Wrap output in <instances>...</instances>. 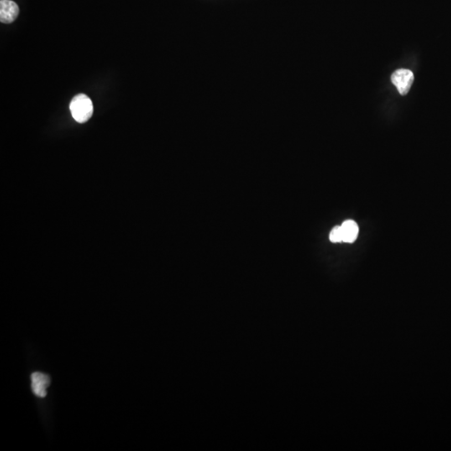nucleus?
<instances>
[{"mask_svg":"<svg viewBox=\"0 0 451 451\" xmlns=\"http://www.w3.org/2000/svg\"><path fill=\"white\" fill-rule=\"evenodd\" d=\"M32 390L39 398L46 396V389L50 384V379L46 374L35 372L31 375Z\"/></svg>","mask_w":451,"mask_h":451,"instance_id":"obj_4","label":"nucleus"},{"mask_svg":"<svg viewBox=\"0 0 451 451\" xmlns=\"http://www.w3.org/2000/svg\"><path fill=\"white\" fill-rule=\"evenodd\" d=\"M330 241L333 243H339L343 242V236H342V231H341L340 226L335 227L333 228L329 235Z\"/></svg>","mask_w":451,"mask_h":451,"instance_id":"obj_6","label":"nucleus"},{"mask_svg":"<svg viewBox=\"0 0 451 451\" xmlns=\"http://www.w3.org/2000/svg\"><path fill=\"white\" fill-rule=\"evenodd\" d=\"M340 227L342 236H343V242L353 243L358 234V227L357 223L352 220H348L343 222Z\"/></svg>","mask_w":451,"mask_h":451,"instance_id":"obj_5","label":"nucleus"},{"mask_svg":"<svg viewBox=\"0 0 451 451\" xmlns=\"http://www.w3.org/2000/svg\"><path fill=\"white\" fill-rule=\"evenodd\" d=\"M414 80L415 76L412 71L405 69L396 70L391 75V81L395 87L397 88L399 93L402 96H405L409 93Z\"/></svg>","mask_w":451,"mask_h":451,"instance_id":"obj_2","label":"nucleus"},{"mask_svg":"<svg viewBox=\"0 0 451 451\" xmlns=\"http://www.w3.org/2000/svg\"><path fill=\"white\" fill-rule=\"evenodd\" d=\"M70 110L76 122L85 123L93 115V104L87 96L80 94L73 98L70 104Z\"/></svg>","mask_w":451,"mask_h":451,"instance_id":"obj_1","label":"nucleus"},{"mask_svg":"<svg viewBox=\"0 0 451 451\" xmlns=\"http://www.w3.org/2000/svg\"><path fill=\"white\" fill-rule=\"evenodd\" d=\"M19 13L17 3L11 0L0 1V21L1 23H11L15 20Z\"/></svg>","mask_w":451,"mask_h":451,"instance_id":"obj_3","label":"nucleus"}]
</instances>
